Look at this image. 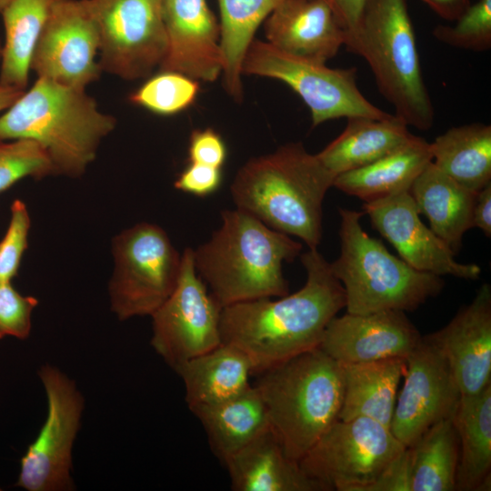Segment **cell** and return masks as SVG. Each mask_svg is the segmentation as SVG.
Masks as SVG:
<instances>
[{"instance_id": "obj_17", "label": "cell", "mask_w": 491, "mask_h": 491, "mask_svg": "<svg viewBox=\"0 0 491 491\" xmlns=\"http://www.w3.org/2000/svg\"><path fill=\"white\" fill-rule=\"evenodd\" d=\"M422 336L406 312L346 313L328 323L319 348L340 365L406 358Z\"/></svg>"}, {"instance_id": "obj_32", "label": "cell", "mask_w": 491, "mask_h": 491, "mask_svg": "<svg viewBox=\"0 0 491 491\" xmlns=\"http://www.w3.org/2000/svg\"><path fill=\"white\" fill-rule=\"evenodd\" d=\"M408 448L410 491L456 490L459 446L452 418L432 426Z\"/></svg>"}, {"instance_id": "obj_33", "label": "cell", "mask_w": 491, "mask_h": 491, "mask_svg": "<svg viewBox=\"0 0 491 491\" xmlns=\"http://www.w3.org/2000/svg\"><path fill=\"white\" fill-rule=\"evenodd\" d=\"M199 82L183 74L160 71L148 79L128 99L135 105L160 115L178 114L196 100Z\"/></svg>"}, {"instance_id": "obj_24", "label": "cell", "mask_w": 491, "mask_h": 491, "mask_svg": "<svg viewBox=\"0 0 491 491\" xmlns=\"http://www.w3.org/2000/svg\"><path fill=\"white\" fill-rule=\"evenodd\" d=\"M341 366L344 390L338 419L367 417L390 428L406 358Z\"/></svg>"}, {"instance_id": "obj_42", "label": "cell", "mask_w": 491, "mask_h": 491, "mask_svg": "<svg viewBox=\"0 0 491 491\" xmlns=\"http://www.w3.org/2000/svg\"><path fill=\"white\" fill-rule=\"evenodd\" d=\"M471 225L481 229L486 237L491 236V183L476 194Z\"/></svg>"}, {"instance_id": "obj_27", "label": "cell", "mask_w": 491, "mask_h": 491, "mask_svg": "<svg viewBox=\"0 0 491 491\" xmlns=\"http://www.w3.org/2000/svg\"><path fill=\"white\" fill-rule=\"evenodd\" d=\"M452 421L459 457L456 490H487L491 468V384L474 395H461Z\"/></svg>"}, {"instance_id": "obj_15", "label": "cell", "mask_w": 491, "mask_h": 491, "mask_svg": "<svg viewBox=\"0 0 491 491\" xmlns=\"http://www.w3.org/2000/svg\"><path fill=\"white\" fill-rule=\"evenodd\" d=\"M99 34L85 0H62L54 8L35 45L30 70L37 77L85 89L101 67Z\"/></svg>"}, {"instance_id": "obj_40", "label": "cell", "mask_w": 491, "mask_h": 491, "mask_svg": "<svg viewBox=\"0 0 491 491\" xmlns=\"http://www.w3.org/2000/svg\"><path fill=\"white\" fill-rule=\"evenodd\" d=\"M367 491H410V451L408 447L386 468Z\"/></svg>"}, {"instance_id": "obj_26", "label": "cell", "mask_w": 491, "mask_h": 491, "mask_svg": "<svg viewBox=\"0 0 491 491\" xmlns=\"http://www.w3.org/2000/svg\"><path fill=\"white\" fill-rule=\"evenodd\" d=\"M432 161L430 143L415 135L386 156L358 169L337 175L333 186L366 202L409 191L413 182Z\"/></svg>"}, {"instance_id": "obj_38", "label": "cell", "mask_w": 491, "mask_h": 491, "mask_svg": "<svg viewBox=\"0 0 491 491\" xmlns=\"http://www.w3.org/2000/svg\"><path fill=\"white\" fill-rule=\"evenodd\" d=\"M226 159V146L213 128L193 130L189 139L188 161L222 168Z\"/></svg>"}, {"instance_id": "obj_19", "label": "cell", "mask_w": 491, "mask_h": 491, "mask_svg": "<svg viewBox=\"0 0 491 491\" xmlns=\"http://www.w3.org/2000/svg\"><path fill=\"white\" fill-rule=\"evenodd\" d=\"M431 338L446 356L461 395H474L491 384V287L483 284Z\"/></svg>"}, {"instance_id": "obj_36", "label": "cell", "mask_w": 491, "mask_h": 491, "mask_svg": "<svg viewBox=\"0 0 491 491\" xmlns=\"http://www.w3.org/2000/svg\"><path fill=\"white\" fill-rule=\"evenodd\" d=\"M30 216L25 204L15 199L11 205V217L0 241V281H12L17 275L21 259L27 247Z\"/></svg>"}, {"instance_id": "obj_3", "label": "cell", "mask_w": 491, "mask_h": 491, "mask_svg": "<svg viewBox=\"0 0 491 491\" xmlns=\"http://www.w3.org/2000/svg\"><path fill=\"white\" fill-rule=\"evenodd\" d=\"M221 218L211 238L193 249L195 271L218 305L287 295L283 264L300 255L302 244L238 208Z\"/></svg>"}, {"instance_id": "obj_31", "label": "cell", "mask_w": 491, "mask_h": 491, "mask_svg": "<svg viewBox=\"0 0 491 491\" xmlns=\"http://www.w3.org/2000/svg\"><path fill=\"white\" fill-rule=\"evenodd\" d=\"M62 0H11L0 14L5 41L0 83L25 90L35 45L55 6Z\"/></svg>"}, {"instance_id": "obj_29", "label": "cell", "mask_w": 491, "mask_h": 491, "mask_svg": "<svg viewBox=\"0 0 491 491\" xmlns=\"http://www.w3.org/2000/svg\"><path fill=\"white\" fill-rule=\"evenodd\" d=\"M432 162L465 188L477 193L491 183V125L454 126L430 143Z\"/></svg>"}, {"instance_id": "obj_1", "label": "cell", "mask_w": 491, "mask_h": 491, "mask_svg": "<svg viewBox=\"0 0 491 491\" xmlns=\"http://www.w3.org/2000/svg\"><path fill=\"white\" fill-rule=\"evenodd\" d=\"M301 262L306 281L298 291L221 310L222 342L246 355L253 374L317 348L328 323L346 307L344 287L317 248L303 253Z\"/></svg>"}, {"instance_id": "obj_28", "label": "cell", "mask_w": 491, "mask_h": 491, "mask_svg": "<svg viewBox=\"0 0 491 491\" xmlns=\"http://www.w3.org/2000/svg\"><path fill=\"white\" fill-rule=\"evenodd\" d=\"M191 411L223 462L269 427L266 405L255 385L228 400Z\"/></svg>"}, {"instance_id": "obj_12", "label": "cell", "mask_w": 491, "mask_h": 491, "mask_svg": "<svg viewBox=\"0 0 491 491\" xmlns=\"http://www.w3.org/2000/svg\"><path fill=\"white\" fill-rule=\"evenodd\" d=\"M38 374L47 398V416L21 458L15 486L28 491L73 490L72 448L84 398L75 382L58 368L45 365Z\"/></svg>"}, {"instance_id": "obj_41", "label": "cell", "mask_w": 491, "mask_h": 491, "mask_svg": "<svg viewBox=\"0 0 491 491\" xmlns=\"http://www.w3.org/2000/svg\"><path fill=\"white\" fill-rule=\"evenodd\" d=\"M332 10L346 33L354 31L366 0H322Z\"/></svg>"}, {"instance_id": "obj_34", "label": "cell", "mask_w": 491, "mask_h": 491, "mask_svg": "<svg viewBox=\"0 0 491 491\" xmlns=\"http://www.w3.org/2000/svg\"><path fill=\"white\" fill-rule=\"evenodd\" d=\"M55 175L45 150L31 139L0 140V193L25 177Z\"/></svg>"}, {"instance_id": "obj_8", "label": "cell", "mask_w": 491, "mask_h": 491, "mask_svg": "<svg viewBox=\"0 0 491 491\" xmlns=\"http://www.w3.org/2000/svg\"><path fill=\"white\" fill-rule=\"evenodd\" d=\"M111 309L121 321L150 316L175 290L182 255L160 226L139 223L112 240Z\"/></svg>"}, {"instance_id": "obj_22", "label": "cell", "mask_w": 491, "mask_h": 491, "mask_svg": "<svg viewBox=\"0 0 491 491\" xmlns=\"http://www.w3.org/2000/svg\"><path fill=\"white\" fill-rule=\"evenodd\" d=\"M346 119L343 132L316 155L336 176L386 156L415 136L408 125L395 115L385 118L354 116Z\"/></svg>"}, {"instance_id": "obj_7", "label": "cell", "mask_w": 491, "mask_h": 491, "mask_svg": "<svg viewBox=\"0 0 491 491\" xmlns=\"http://www.w3.org/2000/svg\"><path fill=\"white\" fill-rule=\"evenodd\" d=\"M340 254L330 263L346 294V313L412 312L444 288L441 276L416 270L362 227L364 212L339 208Z\"/></svg>"}, {"instance_id": "obj_11", "label": "cell", "mask_w": 491, "mask_h": 491, "mask_svg": "<svg viewBox=\"0 0 491 491\" xmlns=\"http://www.w3.org/2000/svg\"><path fill=\"white\" fill-rule=\"evenodd\" d=\"M99 34L102 72L147 78L167 51L165 0H85Z\"/></svg>"}, {"instance_id": "obj_2", "label": "cell", "mask_w": 491, "mask_h": 491, "mask_svg": "<svg viewBox=\"0 0 491 491\" xmlns=\"http://www.w3.org/2000/svg\"><path fill=\"white\" fill-rule=\"evenodd\" d=\"M335 177L302 143L291 142L250 158L230 192L236 208L315 249L322 239L323 200Z\"/></svg>"}, {"instance_id": "obj_44", "label": "cell", "mask_w": 491, "mask_h": 491, "mask_svg": "<svg viewBox=\"0 0 491 491\" xmlns=\"http://www.w3.org/2000/svg\"><path fill=\"white\" fill-rule=\"evenodd\" d=\"M24 92L25 90L0 83V112L8 109Z\"/></svg>"}, {"instance_id": "obj_46", "label": "cell", "mask_w": 491, "mask_h": 491, "mask_svg": "<svg viewBox=\"0 0 491 491\" xmlns=\"http://www.w3.org/2000/svg\"><path fill=\"white\" fill-rule=\"evenodd\" d=\"M2 47H3V44L0 40V60H1V55H2Z\"/></svg>"}, {"instance_id": "obj_30", "label": "cell", "mask_w": 491, "mask_h": 491, "mask_svg": "<svg viewBox=\"0 0 491 491\" xmlns=\"http://www.w3.org/2000/svg\"><path fill=\"white\" fill-rule=\"evenodd\" d=\"M220 12L222 81L236 103L244 98L242 65L259 25L283 0H217Z\"/></svg>"}, {"instance_id": "obj_18", "label": "cell", "mask_w": 491, "mask_h": 491, "mask_svg": "<svg viewBox=\"0 0 491 491\" xmlns=\"http://www.w3.org/2000/svg\"><path fill=\"white\" fill-rule=\"evenodd\" d=\"M166 55L160 71L215 82L222 74L220 25L206 0H165Z\"/></svg>"}, {"instance_id": "obj_10", "label": "cell", "mask_w": 491, "mask_h": 491, "mask_svg": "<svg viewBox=\"0 0 491 491\" xmlns=\"http://www.w3.org/2000/svg\"><path fill=\"white\" fill-rule=\"evenodd\" d=\"M405 449L389 427L374 419H337L299 465L319 490L367 491Z\"/></svg>"}, {"instance_id": "obj_4", "label": "cell", "mask_w": 491, "mask_h": 491, "mask_svg": "<svg viewBox=\"0 0 491 491\" xmlns=\"http://www.w3.org/2000/svg\"><path fill=\"white\" fill-rule=\"evenodd\" d=\"M116 119L85 89L37 77L0 115V140L31 139L43 146L55 175L80 177L95 159Z\"/></svg>"}, {"instance_id": "obj_37", "label": "cell", "mask_w": 491, "mask_h": 491, "mask_svg": "<svg viewBox=\"0 0 491 491\" xmlns=\"http://www.w3.org/2000/svg\"><path fill=\"white\" fill-rule=\"evenodd\" d=\"M37 305L35 297L21 295L11 281H0V339L5 336L27 338L32 312Z\"/></svg>"}, {"instance_id": "obj_23", "label": "cell", "mask_w": 491, "mask_h": 491, "mask_svg": "<svg viewBox=\"0 0 491 491\" xmlns=\"http://www.w3.org/2000/svg\"><path fill=\"white\" fill-rule=\"evenodd\" d=\"M409 193L430 229L455 253L465 233L472 228L476 194L438 169L431 161L413 182Z\"/></svg>"}, {"instance_id": "obj_13", "label": "cell", "mask_w": 491, "mask_h": 491, "mask_svg": "<svg viewBox=\"0 0 491 491\" xmlns=\"http://www.w3.org/2000/svg\"><path fill=\"white\" fill-rule=\"evenodd\" d=\"M222 307L198 276L193 249L182 254L176 286L152 315L151 345L173 369L222 343Z\"/></svg>"}, {"instance_id": "obj_43", "label": "cell", "mask_w": 491, "mask_h": 491, "mask_svg": "<svg viewBox=\"0 0 491 491\" xmlns=\"http://www.w3.org/2000/svg\"><path fill=\"white\" fill-rule=\"evenodd\" d=\"M447 21L456 20L470 5V0H421Z\"/></svg>"}, {"instance_id": "obj_47", "label": "cell", "mask_w": 491, "mask_h": 491, "mask_svg": "<svg viewBox=\"0 0 491 491\" xmlns=\"http://www.w3.org/2000/svg\"><path fill=\"white\" fill-rule=\"evenodd\" d=\"M0 490H1V488H0Z\"/></svg>"}, {"instance_id": "obj_20", "label": "cell", "mask_w": 491, "mask_h": 491, "mask_svg": "<svg viewBox=\"0 0 491 491\" xmlns=\"http://www.w3.org/2000/svg\"><path fill=\"white\" fill-rule=\"evenodd\" d=\"M266 41L286 53L326 63L346 31L322 0H283L264 22Z\"/></svg>"}, {"instance_id": "obj_16", "label": "cell", "mask_w": 491, "mask_h": 491, "mask_svg": "<svg viewBox=\"0 0 491 491\" xmlns=\"http://www.w3.org/2000/svg\"><path fill=\"white\" fill-rule=\"evenodd\" d=\"M363 209L373 227L416 270L470 280L479 277V266L457 262L456 253L422 222L409 191L366 202Z\"/></svg>"}, {"instance_id": "obj_9", "label": "cell", "mask_w": 491, "mask_h": 491, "mask_svg": "<svg viewBox=\"0 0 491 491\" xmlns=\"http://www.w3.org/2000/svg\"><path fill=\"white\" fill-rule=\"evenodd\" d=\"M242 73L287 85L309 108L313 127L341 117L390 115L360 92L356 67L331 68L326 63L281 51L266 41L254 39L245 55Z\"/></svg>"}, {"instance_id": "obj_45", "label": "cell", "mask_w": 491, "mask_h": 491, "mask_svg": "<svg viewBox=\"0 0 491 491\" xmlns=\"http://www.w3.org/2000/svg\"><path fill=\"white\" fill-rule=\"evenodd\" d=\"M10 2L11 0H0V14Z\"/></svg>"}, {"instance_id": "obj_21", "label": "cell", "mask_w": 491, "mask_h": 491, "mask_svg": "<svg viewBox=\"0 0 491 491\" xmlns=\"http://www.w3.org/2000/svg\"><path fill=\"white\" fill-rule=\"evenodd\" d=\"M223 463L235 491H319L270 426Z\"/></svg>"}, {"instance_id": "obj_14", "label": "cell", "mask_w": 491, "mask_h": 491, "mask_svg": "<svg viewBox=\"0 0 491 491\" xmlns=\"http://www.w3.org/2000/svg\"><path fill=\"white\" fill-rule=\"evenodd\" d=\"M403 378L390 429L409 447L432 426L453 417L461 392L446 356L430 335L422 336L406 357Z\"/></svg>"}, {"instance_id": "obj_35", "label": "cell", "mask_w": 491, "mask_h": 491, "mask_svg": "<svg viewBox=\"0 0 491 491\" xmlns=\"http://www.w3.org/2000/svg\"><path fill=\"white\" fill-rule=\"evenodd\" d=\"M453 25H436L433 36L447 45L471 51L491 47V0H477L463 12Z\"/></svg>"}, {"instance_id": "obj_6", "label": "cell", "mask_w": 491, "mask_h": 491, "mask_svg": "<svg viewBox=\"0 0 491 491\" xmlns=\"http://www.w3.org/2000/svg\"><path fill=\"white\" fill-rule=\"evenodd\" d=\"M344 45L368 64L377 88L408 126L426 131L435 112L406 0H366Z\"/></svg>"}, {"instance_id": "obj_25", "label": "cell", "mask_w": 491, "mask_h": 491, "mask_svg": "<svg viewBox=\"0 0 491 491\" xmlns=\"http://www.w3.org/2000/svg\"><path fill=\"white\" fill-rule=\"evenodd\" d=\"M182 378L189 409L228 400L251 384L252 367L235 346L221 343L174 369Z\"/></svg>"}, {"instance_id": "obj_39", "label": "cell", "mask_w": 491, "mask_h": 491, "mask_svg": "<svg viewBox=\"0 0 491 491\" xmlns=\"http://www.w3.org/2000/svg\"><path fill=\"white\" fill-rule=\"evenodd\" d=\"M221 181V168L189 162L178 175L174 186L185 193L205 196L215 192Z\"/></svg>"}, {"instance_id": "obj_5", "label": "cell", "mask_w": 491, "mask_h": 491, "mask_svg": "<svg viewBox=\"0 0 491 491\" xmlns=\"http://www.w3.org/2000/svg\"><path fill=\"white\" fill-rule=\"evenodd\" d=\"M259 375L255 386L266 405L269 426L286 454L299 462L338 419L342 366L317 347Z\"/></svg>"}]
</instances>
